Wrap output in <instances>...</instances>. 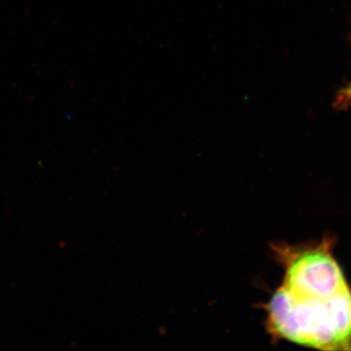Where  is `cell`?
<instances>
[{
    "label": "cell",
    "mask_w": 351,
    "mask_h": 351,
    "mask_svg": "<svg viewBox=\"0 0 351 351\" xmlns=\"http://www.w3.org/2000/svg\"><path fill=\"white\" fill-rule=\"evenodd\" d=\"M327 306L338 338L339 348H350L351 345V293L346 287L329 299Z\"/></svg>",
    "instance_id": "obj_3"
},
{
    "label": "cell",
    "mask_w": 351,
    "mask_h": 351,
    "mask_svg": "<svg viewBox=\"0 0 351 351\" xmlns=\"http://www.w3.org/2000/svg\"><path fill=\"white\" fill-rule=\"evenodd\" d=\"M285 270L282 286L300 298L327 300L348 287L341 267L327 247L271 245Z\"/></svg>",
    "instance_id": "obj_2"
},
{
    "label": "cell",
    "mask_w": 351,
    "mask_h": 351,
    "mask_svg": "<svg viewBox=\"0 0 351 351\" xmlns=\"http://www.w3.org/2000/svg\"><path fill=\"white\" fill-rule=\"evenodd\" d=\"M341 96L343 101H351V82L348 85V87L343 89Z\"/></svg>",
    "instance_id": "obj_4"
},
{
    "label": "cell",
    "mask_w": 351,
    "mask_h": 351,
    "mask_svg": "<svg viewBox=\"0 0 351 351\" xmlns=\"http://www.w3.org/2000/svg\"><path fill=\"white\" fill-rule=\"evenodd\" d=\"M267 331L318 350H341L327 300L300 298L281 286L265 304Z\"/></svg>",
    "instance_id": "obj_1"
}]
</instances>
